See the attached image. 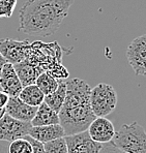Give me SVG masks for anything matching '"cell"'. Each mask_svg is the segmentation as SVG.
<instances>
[{"instance_id": "6da1fadb", "label": "cell", "mask_w": 146, "mask_h": 153, "mask_svg": "<svg viewBox=\"0 0 146 153\" xmlns=\"http://www.w3.org/2000/svg\"><path fill=\"white\" fill-rule=\"evenodd\" d=\"M74 0H27L19 13V31L49 37L59 29Z\"/></svg>"}, {"instance_id": "7a4b0ae2", "label": "cell", "mask_w": 146, "mask_h": 153, "mask_svg": "<svg viewBox=\"0 0 146 153\" xmlns=\"http://www.w3.org/2000/svg\"><path fill=\"white\" fill-rule=\"evenodd\" d=\"M59 124L64 130L66 136L86 131L90 123L95 119L90 105H82L73 108H61L58 113Z\"/></svg>"}, {"instance_id": "3957f363", "label": "cell", "mask_w": 146, "mask_h": 153, "mask_svg": "<svg viewBox=\"0 0 146 153\" xmlns=\"http://www.w3.org/2000/svg\"><path fill=\"white\" fill-rule=\"evenodd\" d=\"M112 143L124 153H146V131L136 121L123 124L115 131Z\"/></svg>"}, {"instance_id": "277c9868", "label": "cell", "mask_w": 146, "mask_h": 153, "mask_svg": "<svg viewBox=\"0 0 146 153\" xmlns=\"http://www.w3.org/2000/svg\"><path fill=\"white\" fill-rule=\"evenodd\" d=\"M118 97L115 89L107 83H100L90 91V108L95 117H106L117 105Z\"/></svg>"}, {"instance_id": "5b68a950", "label": "cell", "mask_w": 146, "mask_h": 153, "mask_svg": "<svg viewBox=\"0 0 146 153\" xmlns=\"http://www.w3.org/2000/svg\"><path fill=\"white\" fill-rule=\"evenodd\" d=\"M66 94L62 108H73L82 105H90L91 88L88 83L79 78H72L66 81Z\"/></svg>"}, {"instance_id": "8992f818", "label": "cell", "mask_w": 146, "mask_h": 153, "mask_svg": "<svg viewBox=\"0 0 146 153\" xmlns=\"http://www.w3.org/2000/svg\"><path fill=\"white\" fill-rule=\"evenodd\" d=\"M127 58L137 76H146V34L132 40L127 49Z\"/></svg>"}, {"instance_id": "52a82bcc", "label": "cell", "mask_w": 146, "mask_h": 153, "mask_svg": "<svg viewBox=\"0 0 146 153\" xmlns=\"http://www.w3.org/2000/svg\"><path fill=\"white\" fill-rule=\"evenodd\" d=\"M31 127L30 122H23L10 117L5 113L0 118V141L13 142L28 136Z\"/></svg>"}, {"instance_id": "ba28073f", "label": "cell", "mask_w": 146, "mask_h": 153, "mask_svg": "<svg viewBox=\"0 0 146 153\" xmlns=\"http://www.w3.org/2000/svg\"><path fill=\"white\" fill-rule=\"evenodd\" d=\"M30 42L29 40H15L4 38L0 40V53L12 64L19 63L25 60Z\"/></svg>"}, {"instance_id": "9c48e42d", "label": "cell", "mask_w": 146, "mask_h": 153, "mask_svg": "<svg viewBox=\"0 0 146 153\" xmlns=\"http://www.w3.org/2000/svg\"><path fill=\"white\" fill-rule=\"evenodd\" d=\"M64 139L67 145V153H98L103 146V144L91 140L87 130L66 136Z\"/></svg>"}, {"instance_id": "30bf717a", "label": "cell", "mask_w": 146, "mask_h": 153, "mask_svg": "<svg viewBox=\"0 0 146 153\" xmlns=\"http://www.w3.org/2000/svg\"><path fill=\"white\" fill-rule=\"evenodd\" d=\"M115 131L114 124L106 117H95L87 128V132L91 140L101 144L111 142Z\"/></svg>"}, {"instance_id": "8fae6325", "label": "cell", "mask_w": 146, "mask_h": 153, "mask_svg": "<svg viewBox=\"0 0 146 153\" xmlns=\"http://www.w3.org/2000/svg\"><path fill=\"white\" fill-rule=\"evenodd\" d=\"M21 81L15 71L13 64L7 62L3 66L0 75V91L6 93L8 96H18L21 92Z\"/></svg>"}, {"instance_id": "7c38bea8", "label": "cell", "mask_w": 146, "mask_h": 153, "mask_svg": "<svg viewBox=\"0 0 146 153\" xmlns=\"http://www.w3.org/2000/svg\"><path fill=\"white\" fill-rule=\"evenodd\" d=\"M36 107H31L24 102H22L19 96L8 97L7 103L5 105V112L10 117L23 122H30L36 113Z\"/></svg>"}, {"instance_id": "4fadbf2b", "label": "cell", "mask_w": 146, "mask_h": 153, "mask_svg": "<svg viewBox=\"0 0 146 153\" xmlns=\"http://www.w3.org/2000/svg\"><path fill=\"white\" fill-rule=\"evenodd\" d=\"M28 136L34 140L39 141L40 143H47L55 139L63 138L66 137V134L60 124H52L45 126H31Z\"/></svg>"}, {"instance_id": "5bb4252c", "label": "cell", "mask_w": 146, "mask_h": 153, "mask_svg": "<svg viewBox=\"0 0 146 153\" xmlns=\"http://www.w3.org/2000/svg\"><path fill=\"white\" fill-rule=\"evenodd\" d=\"M13 67H15V71L17 73L18 76H19L23 87L27 86V85L34 84L37 76L42 73H44V71L40 69L39 67L28 63L26 61H22L19 62V63L13 64Z\"/></svg>"}, {"instance_id": "9a60e30c", "label": "cell", "mask_w": 146, "mask_h": 153, "mask_svg": "<svg viewBox=\"0 0 146 153\" xmlns=\"http://www.w3.org/2000/svg\"><path fill=\"white\" fill-rule=\"evenodd\" d=\"M31 126H45V125L59 124V117L55 111L45 102L40 103L37 107L36 113L32 120L30 121Z\"/></svg>"}, {"instance_id": "2e32d148", "label": "cell", "mask_w": 146, "mask_h": 153, "mask_svg": "<svg viewBox=\"0 0 146 153\" xmlns=\"http://www.w3.org/2000/svg\"><path fill=\"white\" fill-rule=\"evenodd\" d=\"M66 81L59 80V84H58L57 89L54 92H52V93L48 94V95H45L44 102L58 114L60 112V110H61L62 105H63L64 100H66Z\"/></svg>"}, {"instance_id": "e0dca14e", "label": "cell", "mask_w": 146, "mask_h": 153, "mask_svg": "<svg viewBox=\"0 0 146 153\" xmlns=\"http://www.w3.org/2000/svg\"><path fill=\"white\" fill-rule=\"evenodd\" d=\"M19 98L27 105L31 107H39L40 103L44 102L45 94L39 90L35 84L27 85L23 87L19 93Z\"/></svg>"}, {"instance_id": "ac0fdd59", "label": "cell", "mask_w": 146, "mask_h": 153, "mask_svg": "<svg viewBox=\"0 0 146 153\" xmlns=\"http://www.w3.org/2000/svg\"><path fill=\"white\" fill-rule=\"evenodd\" d=\"M34 84L39 87V90L45 95H48V94L52 93V92H54L57 89L58 84H59V80L55 79L49 73H47V71H44V73H42L37 76Z\"/></svg>"}, {"instance_id": "d6986e66", "label": "cell", "mask_w": 146, "mask_h": 153, "mask_svg": "<svg viewBox=\"0 0 146 153\" xmlns=\"http://www.w3.org/2000/svg\"><path fill=\"white\" fill-rule=\"evenodd\" d=\"M44 148L46 153H67V145L64 137L44 143Z\"/></svg>"}, {"instance_id": "ffe728a7", "label": "cell", "mask_w": 146, "mask_h": 153, "mask_svg": "<svg viewBox=\"0 0 146 153\" xmlns=\"http://www.w3.org/2000/svg\"><path fill=\"white\" fill-rule=\"evenodd\" d=\"M7 151L8 153H31L32 148H31L30 143L25 138H23L10 142Z\"/></svg>"}, {"instance_id": "44dd1931", "label": "cell", "mask_w": 146, "mask_h": 153, "mask_svg": "<svg viewBox=\"0 0 146 153\" xmlns=\"http://www.w3.org/2000/svg\"><path fill=\"white\" fill-rule=\"evenodd\" d=\"M17 0H0V19H8L13 16Z\"/></svg>"}, {"instance_id": "7402d4cb", "label": "cell", "mask_w": 146, "mask_h": 153, "mask_svg": "<svg viewBox=\"0 0 146 153\" xmlns=\"http://www.w3.org/2000/svg\"><path fill=\"white\" fill-rule=\"evenodd\" d=\"M25 139L30 143L31 148H32V152L31 153H46L44 148V143H40L39 141L34 140L33 138H31L30 136H26Z\"/></svg>"}, {"instance_id": "603a6c76", "label": "cell", "mask_w": 146, "mask_h": 153, "mask_svg": "<svg viewBox=\"0 0 146 153\" xmlns=\"http://www.w3.org/2000/svg\"><path fill=\"white\" fill-rule=\"evenodd\" d=\"M98 153H124V152L121 151L118 147H116L111 141V142H109V143L103 144L102 149L100 150Z\"/></svg>"}, {"instance_id": "cb8c5ba5", "label": "cell", "mask_w": 146, "mask_h": 153, "mask_svg": "<svg viewBox=\"0 0 146 153\" xmlns=\"http://www.w3.org/2000/svg\"><path fill=\"white\" fill-rule=\"evenodd\" d=\"M8 97H10V96H8L6 93L0 91V109L5 108L6 103H7V100H8Z\"/></svg>"}, {"instance_id": "d4e9b609", "label": "cell", "mask_w": 146, "mask_h": 153, "mask_svg": "<svg viewBox=\"0 0 146 153\" xmlns=\"http://www.w3.org/2000/svg\"><path fill=\"white\" fill-rule=\"evenodd\" d=\"M7 63V60L5 59V58L3 57V55H2L1 53H0V75H1V71H2V68H3V66Z\"/></svg>"}, {"instance_id": "484cf974", "label": "cell", "mask_w": 146, "mask_h": 153, "mask_svg": "<svg viewBox=\"0 0 146 153\" xmlns=\"http://www.w3.org/2000/svg\"><path fill=\"white\" fill-rule=\"evenodd\" d=\"M0 153H8L7 147L4 146V145H2V144H0Z\"/></svg>"}]
</instances>
